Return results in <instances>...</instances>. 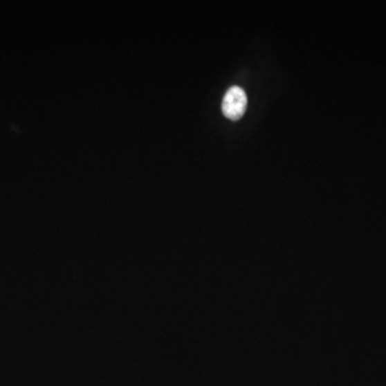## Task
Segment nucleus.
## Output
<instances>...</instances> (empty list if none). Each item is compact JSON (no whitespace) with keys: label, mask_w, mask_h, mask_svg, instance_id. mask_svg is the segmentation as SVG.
Masks as SVG:
<instances>
[{"label":"nucleus","mask_w":386,"mask_h":386,"mask_svg":"<svg viewBox=\"0 0 386 386\" xmlns=\"http://www.w3.org/2000/svg\"><path fill=\"white\" fill-rule=\"evenodd\" d=\"M247 109V95L243 89L233 86L224 95L222 113L231 120H241Z\"/></svg>","instance_id":"1"}]
</instances>
